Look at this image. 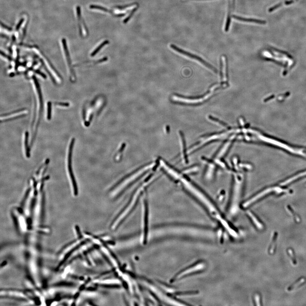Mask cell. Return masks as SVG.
Segmentation results:
<instances>
[{"instance_id":"7a4b0ae2","label":"cell","mask_w":306,"mask_h":306,"mask_svg":"<svg viewBox=\"0 0 306 306\" xmlns=\"http://www.w3.org/2000/svg\"><path fill=\"white\" fill-rule=\"evenodd\" d=\"M206 267V264L204 262H199L196 263L194 265L189 267L188 268L182 271L181 272L177 274V275L173 278V282L180 280L183 278L188 276L189 275L200 272L203 270Z\"/></svg>"},{"instance_id":"5b68a950","label":"cell","mask_w":306,"mask_h":306,"mask_svg":"<svg viewBox=\"0 0 306 306\" xmlns=\"http://www.w3.org/2000/svg\"><path fill=\"white\" fill-rule=\"evenodd\" d=\"M144 220V242L147 241V234H148V200L146 197L143 199Z\"/></svg>"},{"instance_id":"3957f363","label":"cell","mask_w":306,"mask_h":306,"mask_svg":"<svg viewBox=\"0 0 306 306\" xmlns=\"http://www.w3.org/2000/svg\"><path fill=\"white\" fill-rule=\"evenodd\" d=\"M75 139L74 138L72 139L71 142L70 143L69 146V154L68 157V168L69 170V175L72 181V187H73V191L74 196H76L78 195V189H77V185L76 182L74 177V173H73L72 166V152H73V146L74 145V142Z\"/></svg>"},{"instance_id":"9c48e42d","label":"cell","mask_w":306,"mask_h":306,"mask_svg":"<svg viewBox=\"0 0 306 306\" xmlns=\"http://www.w3.org/2000/svg\"><path fill=\"white\" fill-rule=\"evenodd\" d=\"M278 233L277 232H275L273 235V238L272 239V242L271 243L270 245L269 249V253L270 254H273L274 253L276 247V242L277 238Z\"/></svg>"},{"instance_id":"44dd1931","label":"cell","mask_w":306,"mask_h":306,"mask_svg":"<svg viewBox=\"0 0 306 306\" xmlns=\"http://www.w3.org/2000/svg\"><path fill=\"white\" fill-rule=\"evenodd\" d=\"M282 5V3H278V4H276L273 7H271V8H270V9H269V12H273L274 10H275V9H276L279 8V7H281V6Z\"/></svg>"},{"instance_id":"ffe728a7","label":"cell","mask_w":306,"mask_h":306,"mask_svg":"<svg viewBox=\"0 0 306 306\" xmlns=\"http://www.w3.org/2000/svg\"><path fill=\"white\" fill-rule=\"evenodd\" d=\"M137 8H134V9L132 10V12H131V13L130 14L129 16H128V17H127L126 18V19L124 20L123 23H127V22H128V21H129V20L131 18H132V16L133 15V14H134V12H135V11L137 10Z\"/></svg>"},{"instance_id":"ba28073f","label":"cell","mask_w":306,"mask_h":306,"mask_svg":"<svg viewBox=\"0 0 306 306\" xmlns=\"http://www.w3.org/2000/svg\"><path fill=\"white\" fill-rule=\"evenodd\" d=\"M306 279L305 278H302L298 280L297 282H295V283L293 284L292 285H291L288 288V291H291L293 290H295V289L298 288L299 287L301 286V285L304 284L305 282Z\"/></svg>"},{"instance_id":"603a6c76","label":"cell","mask_w":306,"mask_h":306,"mask_svg":"<svg viewBox=\"0 0 306 306\" xmlns=\"http://www.w3.org/2000/svg\"><path fill=\"white\" fill-rule=\"evenodd\" d=\"M125 146V144H123V145H122V147H121V150H120V151H121V152H123V149H124V148H123V147H124V146ZM121 154V153H120V151H119V152H117V154H116V159H117V158H119V155H120V154Z\"/></svg>"},{"instance_id":"cb8c5ba5","label":"cell","mask_w":306,"mask_h":306,"mask_svg":"<svg viewBox=\"0 0 306 306\" xmlns=\"http://www.w3.org/2000/svg\"><path fill=\"white\" fill-rule=\"evenodd\" d=\"M57 105L63 106H69V104L68 103H58Z\"/></svg>"},{"instance_id":"484cf974","label":"cell","mask_w":306,"mask_h":306,"mask_svg":"<svg viewBox=\"0 0 306 306\" xmlns=\"http://www.w3.org/2000/svg\"><path fill=\"white\" fill-rule=\"evenodd\" d=\"M166 131H167V132H169V127L168 126H166Z\"/></svg>"},{"instance_id":"4fadbf2b","label":"cell","mask_w":306,"mask_h":306,"mask_svg":"<svg viewBox=\"0 0 306 306\" xmlns=\"http://www.w3.org/2000/svg\"><path fill=\"white\" fill-rule=\"evenodd\" d=\"M222 62H223V69L224 76V80L226 81L228 78L227 75V65L226 59L224 56L222 57Z\"/></svg>"},{"instance_id":"ac0fdd59","label":"cell","mask_w":306,"mask_h":306,"mask_svg":"<svg viewBox=\"0 0 306 306\" xmlns=\"http://www.w3.org/2000/svg\"><path fill=\"white\" fill-rule=\"evenodd\" d=\"M51 114H52V103L49 102L47 104V119H51Z\"/></svg>"},{"instance_id":"9a60e30c","label":"cell","mask_w":306,"mask_h":306,"mask_svg":"<svg viewBox=\"0 0 306 306\" xmlns=\"http://www.w3.org/2000/svg\"><path fill=\"white\" fill-rule=\"evenodd\" d=\"M287 251H288L289 255L290 258L291 260L292 261V263H293V264H294V265H295L297 264V262H296V260H295V255H294V253H293V250L291 249L290 248Z\"/></svg>"},{"instance_id":"30bf717a","label":"cell","mask_w":306,"mask_h":306,"mask_svg":"<svg viewBox=\"0 0 306 306\" xmlns=\"http://www.w3.org/2000/svg\"><path fill=\"white\" fill-rule=\"evenodd\" d=\"M28 138H29V133L28 132H27L25 133V149L26 155L27 158L30 157V148L28 146Z\"/></svg>"},{"instance_id":"7c38bea8","label":"cell","mask_w":306,"mask_h":306,"mask_svg":"<svg viewBox=\"0 0 306 306\" xmlns=\"http://www.w3.org/2000/svg\"><path fill=\"white\" fill-rule=\"evenodd\" d=\"M108 43H109V41H108V40H106V41H105L104 42H103L102 43H101V45L97 47L96 49H95L93 51L92 53H91V56L93 57L94 56H95L99 52V50L102 49L103 47L105 46V45H106L107 44H108Z\"/></svg>"},{"instance_id":"8fae6325","label":"cell","mask_w":306,"mask_h":306,"mask_svg":"<svg viewBox=\"0 0 306 306\" xmlns=\"http://www.w3.org/2000/svg\"><path fill=\"white\" fill-rule=\"evenodd\" d=\"M62 43H63V49H64V52H65V53L66 56V58H67L68 62V63H69V65H70V63H71V62H70L69 55V52H68L67 47L66 40L65 39H63V40H62Z\"/></svg>"},{"instance_id":"d4e9b609","label":"cell","mask_w":306,"mask_h":306,"mask_svg":"<svg viewBox=\"0 0 306 306\" xmlns=\"http://www.w3.org/2000/svg\"><path fill=\"white\" fill-rule=\"evenodd\" d=\"M294 2V0H291V1H287L285 2V4L288 5L290 4L291 3H293Z\"/></svg>"},{"instance_id":"6da1fadb","label":"cell","mask_w":306,"mask_h":306,"mask_svg":"<svg viewBox=\"0 0 306 306\" xmlns=\"http://www.w3.org/2000/svg\"><path fill=\"white\" fill-rule=\"evenodd\" d=\"M156 165L157 163H151V164L140 168L137 170L133 171L132 173L126 176L114 185L113 188H112V190H113L114 195L116 194V196H118L121 194L129 186L132 185L138 179H140L141 177L143 176L146 173L149 171V170L156 167Z\"/></svg>"},{"instance_id":"d6986e66","label":"cell","mask_w":306,"mask_h":306,"mask_svg":"<svg viewBox=\"0 0 306 306\" xmlns=\"http://www.w3.org/2000/svg\"><path fill=\"white\" fill-rule=\"evenodd\" d=\"M254 300L255 303V305L257 306H260L261 305L260 302V297L258 294H255L254 295Z\"/></svg>"},{"instance_id":"277c9868","label":"cell","mask_w":306,"mask_h":306,"mask_svg":"<svg viewBox=\"0 0 306 306\" xmlns=\"http://www.w3.org/2000/svg\"><path fill=\"white\" fill-rule=\"evenodd\" d=\"M170 47H171L172 49L175 50L177 52L181 53L182 54L185 55L186 56L188 57L191 58L199 61V62L201 63L202 64H203L204 65L206 66L208 68L212 70V71H213L215 72H217V70L216 69H215L212 66L210 65V64L208 63L207 62H206L205 61H204V60H203L202 59L200 58L199 57L197 56L196 55H194V54H192L189 53V52H186V51H184V50L182 49H179V48L177 47V46H175L174 44H171V45H170Z\"/></svg>"},{"instance_id":"2e32d148","label":"cell","mask_w":306,"mask_h":306,"mask_svg":"<svg viewBox=\"0 0 306 306\" xmlns=\"http://www.w3.org/2000/svg\"><path fill=\"white\" fill-rule=\"evenodd\" d=\"M89 7L91 9H99V10L104 11L105 12H111L110 11L108 10V9L104 8L103 7L99 6L91 5Z\"/></svg>"},{"instance_id":"e0dca14e","label":"cell","mask_w":306,"mask_h":306,"mask_svg":"<svg viewBox=\"0 0 306 306\" xmlns=\"http://www.w3.org/2000/svg\"><path fill=\"white\" fill-rule=\"evenodd\" d=\"M208 118H209V119H210V120H211V121H213L215 122H216V123H218L220 124V125H222V126H224L228 127L227 125L225 123H224V122H223L219 121V119H218L216 118H215V117H212V116H210H210L208 117Z\"/></svg>"},{"instance_id":"7402d4cb","label":"cell","mask_w":306,"mask_h":306,"mask_svg":"<svg viewBox=\"0 0 306 306\" xmlns=\"http://www.w3.org/2000/svg\"><path fill=\"white\" fill-rule=\"evenodd\" d=\"M23 21H24L23 18H22L21 20H20V21L18 22V24L17 25L16 27V30L17 31H18L20 29V27L22 25V23H23Z\"/></svg>"},{"instance_id":"52a82bcc","label":"cell","mask_w":306,"mask_h":306,"mask_svg":"<svg viewBox=\"0 0 306 306\" xmlns=\"http://www.w3.org/2000/svg\"><path fill=\"white\" fill-rule=\"evenodd\" d=\"M248 214L250 216V217L253 221V223L255 225V226L258 229L260 230H262L264 228L263 224L260 222L259 220L252 213L249 212H248Z\"/></svg>"},{"instance_id":"8992f818","label":"cell","mask_w":306,"mask_h":306,"mask_svg":"<svg viewBox=\"0 0 306 306\" xmlns=\"http://www.w3.org/2000/svg\"><path fill=\"white\" fill-rule=\"evenodd\" d=\"M232 17L233 18H234V19L239 20V21H244V22H252V23H259V24H265L266 23V21H263V20L253 19V18H242V17H241L239 16H235V15H233V16H232Z\"/></svg>"},{"instance_id":"5bb4252c","label":"cell","mask_w":306,"mask_h":306,"mask_svg":"<svg viewBox=\"0 0 306 306\" xmlns=\"http://www.w3.org/2000/svg\"><path fill=\"white\" fill-rule=\"evenodd\" d=\"M229 12H228V16H227L226 23L225 27V32H227L228 31V30H229L230 23V19H231V16H230V3H229Z\"/></svg>"}]
</instances>
